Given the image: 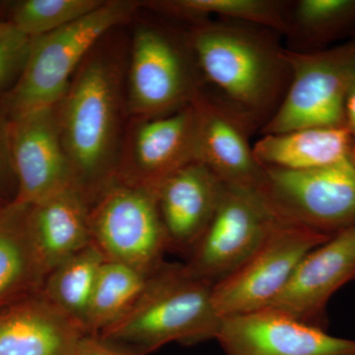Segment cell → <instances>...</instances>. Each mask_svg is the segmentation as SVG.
Segmentation results:
<instances>
[{
    "label": "cell",
    "mask_w": 355,
    "mask_h": 355,
    "mask_svg": "<svg viewBox=\"0 0 355 355\" xmlns=\"http://www.w3.org/2000/svg\"><path fill=\"white\" fill-rule=\"evenodd\" d=\"M91 237L107 261L153 275L169 251L156 191L114 180L89 209Z\"/></svg>",
    "instance_id": "obj_6"
},
{
    "label": "cell",
    "mask_w": 355,
    "mask_h": 355,
    "mask_svg": "<svg viewBox=\"0 0 355 355\" xmlns=\"http://www.w3.org/2000/svg\"><path fill=\"white\" fill-rule=\"evenodd\" d=\"M197 161V121L193 104L155 118L128 119L116 181L157 190L173 173Z\"/></svg>",
    "instance_id": "obj_11"
},
{
    "label": "cell",
    "mask_w": 355,
    "mask_h": 355,
    "mask_svg": "<svg viewBox=\"0 0 355 355\" xmlns=\"http://www.w3.org/2000/svg\"><path fill=\"white\" fill-rule=\"evenodd\" d=\"M197 121V161L224 186L263 193L266 172L257 160L253 130L216 95L202 91L193 102Z\"/></svg>",
    "instance_id": "obj_14"
},
{
    "label": "cell",
    "mask_w": 355,
    "mask_h": 355,
    "mask_svg": "<svg viewBox=\"0 0 355 355\" xmlns=\"http://www.w3.org/2000/svg\"><path fill=\"white\" fill-rule=\"evenodd\" d=\"M106 261L92 243L55 266L46 275L42 286L44 297L85 333L89 306L100 270Z\"/></svg>",
    "instance_id": "obj_23"
},
{
    "label": "cell",
    "mask_w": 355,
    "mask_h": 355,
    "mask_svg": "<svg viewBox=\"0 0 355 355\" xmlns=\"http://www.w3.org/2000/svg\"><path fill=\"white\" fill-rule=\"evenodd\" d=\"M105 0H21L14 2L9 22L30 38H38L85 17Z\"/></svg>",
    "instance_id": "obj_25"
},
{
    "label": "cell",
    "mask_w": 355,
    "mask_h": 355,
    "mask_svg": "<svg viewBox=\"0 0 355 355\" xmlns=\"http://www.w3.org/2000/svg\"><path fill=\"white\" fill-rule=\"evenodd\" d=\"M141 7V1L105 0L85 17L33 38L19 79L0 97V110L7 120L58 104L98 42L114 28L133 20Z\"/></svg>",
    "instance_id": "obj_4"
},
{
    "label": "cell",
    "mask_w": 355,
    "mask_h": 355,
    "mask_svg": "<svg viewBox=\"0 0 355 355\" xmlns=\"http://www.w3.org/2000/svg\"><path fill=\"white\" fill-rule=\"evenodd\" d=\"M354 139H355V137H354Z\"/></svg>",
    "instance_id": "obj_30"
},
{
    "label": "cell",
    "mask_w": 355,
    "mask_h": 355,
    "mask_svg": "<svg viewBox=\"0 0 355 355\" xmlns=\"http://www.w3.org/2000/svg\"><path fill=\"white\" fill-rule=\"evenodd\" d=\"M216 340L225 355H355V340L273 309L223 318Z\"/></svg>",
    "instance_id": "obj_13"
},
{
    "label": "cell",
    "mask_w": 355,
    "mask_h": 355,
    "mask_svg": "<svg viewBox=\"0 0 355 355\" xmlns=\"http://www.w3.org/2000/svg\"><path fill=\"white\" fill-rule=\"evenodd\" d=\"M90 205L74 186L29 205L28 228L44 272L92 244Z\"/></svg>",
    "instance_id": "obj_18"
},
{
    "label": "cell",
    "mask_w": 355,
    "mask_h": 355,
    "mask_svg": "<svg viewBox=\"0 0 355 355\" xmlns=\"http://www.w3.org/2000/svg\"><path fill=\"white\" fill-rule=\"evenodd\" d=\"M150 275L116 261H105L89 306L86 333L100 335L125 316L141 295Z\"/></svg>",
    "instance_id": "obj_24"
},
{
    "label": "cell",
    "mask_w": 355,
    "mask_h": 355,
    "mask_svg": "<svg viewBox=\"0 0 355 355\" xmlns=\"http://www.w3.org/2000/svg\"><path fill=\"white\" fill-rule=\"evenodd\" d=\"M284 219L261 191L224 186L216 214L184 268L214 286L249 259Z\"/></svg>",
    "instance_id": "obj_9"
},
{
    "label": "cell",
    "mask_w": 355,
    "mask_h": 355,
    "mask_svg": "<svg viewBox=\"0 0 355 355\" xmlns=\"http://www.w3.org/2000/svg\"><path fill=\"white\" fill-rule=\"evenodd\" d=\"M16 187L8 141V120L0 110V207L12 202L7 198L9 184Z\"/></svg>",
    "instance_id": "obj_27"
},
{
    "label": "cell",
    "mask_w": 355,
    "mask_h": 355,
    "mask_svg": "<svg viewBox=\"0 0 355 355\" xmlns=\"http://www.w3.org/2000/svg\"><path fill=\"white\" fill-rule=\"evenodd\" d=\"M114 28L84 58L58 103L60 137L74 186L91 205L116 178L128 121L130 38Z\"/></svg>",
    "instance_id": "obj_1"
},
{
    "label": "cell",
    "mask_w": 355,
    "mask_h": 355,
    "mask_svg": "<svg viewBox=\"0 0 355 355\" xmlns=\"http://www.w3.org/2000/svg\"><path fill=\"white\" fill-rule=\"evenodd\" d=\"M291 80L261 135L309 127L345 125L343 105L355 87V37L326 50H286Z\"/></svg>",
    "instance_id": "obj_7"
},
{
    "label": "cell",
    "mask_w": 355,
    "mask_h": 355,
    "mask_svg": "<svg viewBox=\"0 0 355 355\" xmlns=\"http://www.w3.org/2000/svg\"><path fill=\"white\" fill-rule=\"evenodd\" d=\"M355 279V225L309 252L279 297L266 309L324 329L326 308L340 287Z\"/></svg>",
    "instance_id": "obj_15"
},
{
    "label": "cell",
    "mask_w": 355,
    "mask_h": 355,
    "mask_svg": "<svg viewBox=\"0 0 355 355\" xmlns=\"http://www.w3.org/2000/svg\"><path fill=\"white\" fill-rule=\"evenodd\" d=\"M29 205L0 207V310L41 291L46 273L28 228Z\"/></svg>",
    "instance_id": "obj_20"
},
{
    "label": "cell",
    "mask_w": 355,
    "mask_h": 355,
    "mask_svg": "<svg viewBox=\"0 0 355 355\" xmlns=\"http://www.w3.org/2000/svg\"><path fill=\"white\" fill-rule=\"evenodd\" d=\"M205 83L187 28L166 21H139L128 44V118H155L190 106Z\"/></svg>",
    "instance_id": "obj_5"
},
{
    "label": "cell",
    "mask_w": 355,
    "mask_h": 355,
    "mask_svg": "<svg viewBox=\"0 0 355 355\" xmlns=\"http://www.w3.org/2000/svg\"><path fill=\"white\" fill-rule=\"evenodd\" d=\"M331 236L284 219L237 270L214 284L212 299L219 316H239L270 307L306 254Z\"/></svg>",
    "instance_id": "obj_8"
},
{
    "label": "cell",
    "mask_w": 355,
    "mask_h": 355,
    "mask_svg": "<svg viewBox=\"0 0 355 355\" xmlns=\"http://www.w3.org/2000/svg\"><path fill=\"white\" fill-rule=\"evenodd\" d=\"M205 85L246 121L263 130L286 97L291 69L279 34L260 26L205 19L186 26Z\"/></svg>",
    "instance_id": "obj_2"
},
{
    "label": "cell",
    "mask_w": 355,
    "mask_h": 355,
    "mask_svg": "<svg viewBox=\"0 0 355 355\" xmlns=\"http://www.w3.org/2000/svg\"><path fill=\"white\" fill-rule=\"evenodd\" d=\"M345 127L355 137V87L350 91L343 105Z\"/></svg>",
    "instance_id": "obj_29"
},
{
    "label": "cell",
    "mask_w": 355,
    "mask_h": 355,
    "mask_svg": "<svg viewBox=\"0 0 355 355\" xmlns=\"http://www.w3.org/2000/svg\"><path fill=\"white\" fill-rule=\"evenodd\" d=\"M85 335L41 291L0 310V355H74Z\"/></svg>",
    "instance_id": "obj_17"
},
{
    "label": "cell",
    "mask_w": 355,
    "mask_h": 355,
    "mask_svg": "<svg viewBox=\"0 0 355 355\" xmlns=\"http://www.w3.org/2000/svg\"><path fill=\"white\" fill-rule=\"evenodd\" d=\"M31 44L32 38L23 34L12 23L0 21V97L19 79Z\"/></svg>",
    "instance_id": "obj_26"
},
{
    "label": "cell",
    "mask_w": 355,
    "mask_h": 355,
    "mask_svg": "<svg viewBox=\"0 0 355 355\" xmlns=\"http://www.w3.org/2000/svg\"><path fill=\"white\" fill-rule=\"evenodd\" d=\"M286 50H326L355 37V0L288 1Z\"/></svg>",
    "instance_id": "obj_21"
},
{
    "label": "cell",
    "mask_w": 355,
    "mask_h": 355,
    "mask_svg": "<svg viewBox=\"0 0 355 355\" xmlns=\"http://www.w3.org/2000/svg\"><path fill=\"white\" fill-rule=\"evenodd\" d=\"M265 172L263 193L287 220L328 235L355 225V149L352 157L336 164Z\"/></svg>",
    "instance_id": "obj_10"
},
{
    "label": "cell",
    "mask_w": 355,
    "mask_h": 355,
    "mask_svg": "<svg viewBox=\"0 0 355 355\" xmlns=\"http://www.w3.org/2000/svg\"><path fill=\"white\" fill-rule=\"evenodd\" d=\"M8 141L16 180L14 202L34 205L74 186L60 137L58 104L9 120Z\"/></svg>",
    "instance_id": "obj_12"
},
{
    "label": "cell",
    "mask_w": 355,
    "mask_h": 355,
    "mask_svg": "<svg viewBox=\"0 0 355 355\" xmlns=\"http://www.w3.org/2000/svg\"><path fill=\"white\" fill-rule=\"evenodd\" d=\"M214 284L193 277L184 263H163L125 316L101 338L147 355L171 343L216 340L222 318L214 305Z\"/></svg>",
    "instance_id": "obj_3"
},
{
    "label": "cell",
    "mask_w": 355,
    "mask_h": 355,
    "mask_svg": "<svg viewBox=\"0 0 355 355\" xmlns=\"http://www.w3.org/2000/svg\"><path fill=\"white\" fill-rule=\"evenodd\" d=\"M153 12L187 25L224 19L260 26L284 36L288 1L284 0H159L141 1Z\"/></svg>",
    "instance_id": "obj_22"
},
{
    "label": "cell",
    "mask_w": 355,
    "mask_h": 355,
    "mask_svg": "<svg viewBox=\"0 0 355 355\" xmlns=\"http://www.w3.org/2000/svg\"><path fill=\"white\" fill-rule=\"evenodd\" d=\"M223 190L220 180L198 161L160 184L156 200L169 251L190 256L216 214Z\"/></svg>",
    "instance_id": "obj_16"
},
{
    "label": "cell",
    "mask_w": 355,
    "mask_h": 355,
    "mask_svg": "<svg viewBox=\"0 0 355 355\" xmlns=\"http://www.w3.org/2000/svg\"><path fill=\"white\" fill-rule=\"evenodd\" d=\"M253 149L263 167L299 171L352 157L355 139L345 125H323L263 135Z\"/></svg>",
    "instance_id": "obj_19"
},
{
    "label": "cell",
    "mask_w": 355,
    "mask_h": 355,
    "mask_svg": "<svg viewBox=\"0 0 355 355\" xmlns=\"http://www.w3.org/2000/svg\"><path fill=\"white\" fill-rule=\"evenodd\" d=\"M74 355H144L130 347L105 340L97 335H85Z\"/></svg>",
    "instance_id": "obj_28"
}]
</instances>
